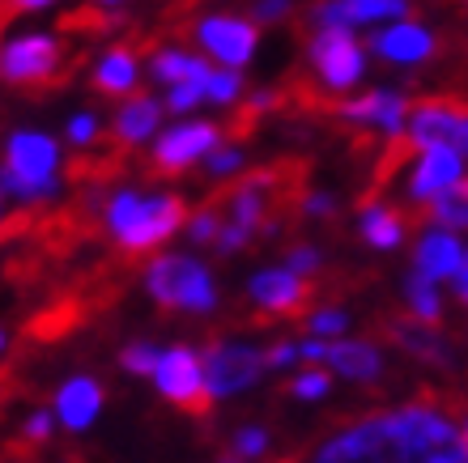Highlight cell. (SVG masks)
Returning a JSON list of instances; mask_svg holds the SVG:
<instances>
[{
  "instance_id": "obj_4",
  "label": "cell",
  "mask_w": 468,
  "mask_h": 463,
  "mask_svg": "<svg viewBox=\"0 0 468 463\" xmlns=\"http://www.w3.org/2000/svg\"><path fill=\"white\" fill-rule=\"evenodd\" d=\"M141 289L162 306V310H175V315H218L222 306V280L213 272L209 259H200L197 251H154L141 272Z\"/></svg>"
},
{
  "instance_id": "obj_5",
  "label": "cell",
  "mask_w": 468,
  "mask_h": 463,
  "mask_svg": "<svg viewBox=\"0 0 468 463\" xmlns=\"http://www.w3.org/2000/svg\"><path fill=\"white\" fill-rule=\"evenodd\" d=\"M307 68L315 86L333 98H346L362 89L370 73V47L346 26H311L307 38Z\"/></svg>"
},
{
  "instance_id": "obj_40",
  "label": "cell",
  "mask_w": 468,
  "mask_h": 463,
  "mask_svg": "<svg viewBox=\"0 0 468 463\" xmlns=\"http://www.w3.org/2000/svg\"><path fill=\"white\" fill-rule=\"evenodd\" d=\"M294 13V0H256L251 5V17H256L260 26H277V22H285Z\"/></svg>"
},
{
  "instance_id": "obj_21",
  "label": "cell",
  "mask_w": 468,
  "mask_h": 463,
  "mask_svg": "<svg viewBox=\"0 0 468 463\" xmlns=\"http://www.w3.org/2000/svg\"><path fill=\"white\" fill-rule=\"evenodd\" d=\"M209 68H213V60L205 56V51L179 47V43H162V47L149 51V60H145V77L158 89L184 86V81H205Z\"/></svg>"
},
{
  "instance_id": "obj_45",
  "label": "cell",
  "mask_w": 468,
  "mask_h": 463,
  "mask_svg": "<svg viewBox=\"0 0 468 463\" xmlns=\"http://www.w3.org/2000/svg\"><path fill=\"white\" fill-rule=\"evenodd\" d=\"M447 289H452V298H456L460 306H468V259L460 264V272L452 280H447Z\"/></svg>"
},
{
  "instance_id": "obj_41",
  "label": "cell",
  "mask_w": 468,
  "mask_h": 463,
  "mask_svg": "<svg viewBox=\"0 0 468 463\" xmlns=\"http://www.w3.org/2000/svg\"><path fill=\"white\" fill-rule=\"evenodd\" d=\"M328 344L324 336H307V341H298V353H303V366H328Z\"/></svg>"
},
{
  "instance_id": "obj_50",
  "label": "cell",
  "mask_w": 468,
  "mask_h": 463,
  "mask_svg": "<svg viewBox=\"0 0 468 463\" xmlns=\"http://www.w3.org/2000/svg\"><path fill=\"white\" fill-rule=\"evenodd\" d=\"M464 5H468V0H464Z\"/></svg>"
},
{
  "instance_id": "obj_13",
  "label": "cell",
  "mask_w": 468,
  "mask_h": 463,
  "mask_svg": "<svg viewBox=\"0 0 468 463\" xmlns=\"http://www.w3.org/2000/svg\"><path fill=\"white\" fill-rule=\"evenodd\" d=\"M468 174V158L460 153L456 145H447V141H439V145H421L413 149V162H409L405 171V200L409 205H431V200H439L443 192H452V187L460 184Z\"/></svg>"
},
{
  "instance_id": "obj_23",
  "label": "cell",
  "mask_w": 468,
  "mask_h": 463,
  "mask_svg": "<svg viewBox=\"0 0 468 463\" xmlns=\"http://www.w3.org/2000/svg\"><path fill=\"white\" fill-rule=\"evenodd\" d=\"M357 238L370 247V251H379V256H392L400 247L409 243V221L405 213L388 200H367L362 213H357Z\"/></svg>"
},
{
  "instance_id": "obj_33",
  "label": "cell",
  "mask_w": 468,
  "mask_h": 463,
  "mask_svg": "<svg viewBox=\"0 0 468 463\" xmlns=\"http://www.w3.org/2000/svg\"><path fill=\"white\" fill-rule=\"evenodd\" d=\"M162 357V344L158 341H128L120 349V370L133 378H149L154 374V366H158Z\"/></svg>"
},
{
  "instance_id": "obj_44",
  "label": "cell",
  "mask_w": 468,
  "mask_h": 463,
  "mask_svg": "<svg viewBox=\"0 0 468 463\" xmlns=\"http://www.w3.org/2000/svg\"><path fill=\"white\" fill-rule=\"evenodd\" d=\"M5 5H9L13 13H30V17H35V13H48V9H56L60 0H5Z\"/></svg>"
},
{
  "instance_id": "obj_36",
  "label": "cell",
  "mask_w": 468,
  "mask_h": 463,
  "mask_svg": "<svg viewBox=\"0 0 468 463\" xmlns=\"http://www.w3.org/2000/svg\"><path fill=\"white\" fill-rule=\"evenodd\" d=\"M166 115H197L205 107V81H184V86H166L162 89Z\"/></svg>"
},
{
  "instance_id": "obj_18",
  "label": "cell",
  "mask_w": 468,
  "mask_h": 463,
  "mask_svg": "<svg viewBox=\"0 0 468 463\" xmlns=\"http://www.w3.org/2000/svg\"><path fill=\"white\" fill-rule=\"evenodd\" d=\"M468 259V247H464V234L460 230H447L439 221H426L413 238V268L426 272L431 280H452L460 272V264Z\"/></svg>"
},
{
  "instance_id": "obj_11",
  "label": "cell",
  "mask_w": 468,
  "mask_h": 463,
  "mask_svg": "<svg viewBox=\"0 0 468 463\" xmlns=\"http://www.w3.org/2000/svg\"><path fill=\"white\" fill-rule=\"evenodd\" d=\"M192 38H197V51H205L213 64L247 73V64L260 51V22L243 17V13H200L192 26Z\"/></svg>"
},
{
  "instance_id": "obj_7",
  "label": "cell",
  "mask_w": 468,
  "mask_h": 463,
  "mask_svg": "<svg viewBox=\"0 0 468 463\" xmlns=\"http://www.w3.org/2000/svg\"><path fill=\"white\" fill-rule=\"evenodd\" d=\"M272 195H277V174H269V171H251V174L243 171L234 179V192L226 195L222 234H218V243H213L218 256L230 259L256 243L260 230H264V221H269Z\"/></svg>"
},
{
  "instance_id": "obj_48",
  "label": "cell",
  "mask_w": 468,
  "mask_h": 463,
  "mask_svg": "<svg viewBox=\"0 0 468 463\" xmlns=\"http://www.w3.org/2000/svg\"><path fill=\"white\" fill-rule=\"evenodd\" d=\"M90 5H99V9H120L123 0H90Z\"/></svg>"
},
{
  "instance_id": "obj_19",
  "label": "cell",
  "mask_w": 468,
  "mask_h": 463,
  "mask_svg": "<svg viewBox=\"0 0 468 463\" xmlns=\"http://www.w3.org/2000/svg\"><path fill=\"white\" fill-rule=\"evenodd\" d=\"M162 123H166V102H162V94L136 89V94L120 98V107H115V115H112V136H115V145H123V149H141L162 132Z\"/></svg>"
},
{
  "instance_id": "obj_2",
  "label": "cell",
  "mask_w": 468,
  "mask_h": 463,
  "mask_svg": "<svg viewBox=\"0 0 468 463\" xmlns=\"http://www.w3.org/2000/svg\"><path fill=\"white\" fill-rule=\"evenodd\" d=\"M94 208L102 217V230L123 256H154L184 234L187 205L179 192L158 187H112L107 195H94Z\"/></svg>"
},
{
  "instance_id": "obj_38",
  "label": "cell",
  "mask_w": 468,
  "mask_h": 463,
  "mask_svg": "<svg viewBox=\"0 0 468 463\" xmlns=\"http://www.w3.org/2000/svg\"><path fill=\"white\" fill-rule=\"evenodd\" d=\"M264 362H269L272 374H290V370L303 366V353H298L294 336H277L272 344H264Z\"/></svg>"
},
{
  "instance_id": "obj_34",
  "label": "cell",
  "mask_w": 468,
  "mask_h": 463,
  "mask_svg": "<svg viewBox=\"0 0 468 463\" xmlns=\"http://www.w3.org/2000/svg\"><path fill=\"white\" fill-rule=\"evenodd\" d=\"M222 221H226V213H218V208H200V213H187V221H184V238L192 247H213L218 243V234H222Z\"/></svg>"
},
{
  "instance_id": "obj_29",
  "label": "cell",
  "mask_w": 468,
  "mask_h": 463,
  "mask_svg": "<svg viewBox=\"0 0 468 463\" xmlns=\"http://www.w3.org/2000/svg\"><path fill=\"white\" fill-rule=\"evenodd\" d=\"M336 374L328 366H298V374H290V400L298 404H324L333 395Z\"/></svg>"
},
{
  "instance_id": "obj_43",
  "label": "cell",
  "mask_w": 468,
  "mask_h": 463,
  "mask_svg": "<svg viewBox=\"0 0 468 463\" xmlns=\"http://www.w3.org/2000/svg\"><path fill=\"white\" fill-rule=\"evenodd\" d=\"M447 145H456L460 153L468 158V107L456 110V123H452V136H447Z\"/></svg>"
},
{
  "instance_id": "obj_8",
  "label": "cell",
  "mask_w": 468,
  "mask_h": 463,
  "mask_svg": "<svg viewBox=\"0 0 468 463\" xmlns=\"http://www.w3.org/2000/svg\"><path fill=\"white\" fill-rule=\"evenodd\" d=\"M64 68V43L51 30H17L0 38V81L13 89L51 86Z\"/></svg>"
},
{
  "instance_id": "obj_20",
  "label": "cell",
  "mask_w": 468,
  "mask_h": 463,
  "mask_svg": "<svg viewBox=\"0 0 468 463\" xmlns=\"http://www.w3.org/2000/svg\"><path fill=\"white\" fill-rule=\"evenodd\" d=\"M328 370H333L341 383H357V387H370L379 383L383 370H388V357L375 341H362V336H336L328 344Z\"/></svg>"
},
{
  "instance_id": "obj_6",
  "label": "cell",
  "mask_w": 468,
  "mask_h": 463,
  "mask_svg": "<svg viewBox=\"0 0 468 463\" xmlns=\"http://www.w3.org/2000/svg\"><path fill=\"white\" fill-rule=\"evenodd\" d=\"M200 362H205L209 404L251 395V391L264 383V374H269L264 344H256L251 336H218V341H209L200 349Z\"/></svg>"
},
{
  "instance_id": "obj_30",
  "label": "cell",
  "mask_w": 468,
  "mask_h": 463,
  "mask_svg": "<svg viewBox=\"0 0 468 463\" xmlns=\"http://www.w3.org/2000/svg\"><path fill=\"white\" fill-rule=\"evenodd\" d=\"M200 171L209 174L213 184H226V179H239L247 171V149L239 141H218L209 149V158L200 162Z\"/></svg>"
},
{
  "instance_id": "obj_24",
  "label": "cell",
  "mask_w": 468,
  "mask_h": 463,
  "mask_svg": "<svg viewBox=\"0 0 468 463\" xmlns=\"http://www.w3.org/2000/svg\"><path fill=\"white\" fill-rule=\"evenodd\" d=\"M388 331H392V341L400 344L409 357H418L426 366H452V362H456V349H452V341L439 331V323H421V319L409 315V319H396Z\"/></svg>"
},
{
  "instance_id": "obj_12",
  "label": "cell",
  "mask_w": 468,
  "mask_h": 463,
  "mask_svg": "<svg viewBox=\"0 0 468 463\" xmlns=\"http://www.w3.org/2000/svg\"><path fill=\"white\" fill-rule=\"evenodd\" d=\"M149 383H154V391H158L162 400L184 408V413H200L209 404L205 362H200V349H192V344H166L154 374H149Z\"/></svg>"
},
{
  "instance_id": "obj_42",
  "label": "cell",
  "mask_w": 468,
  "mask_h": 463,
  "mask_svg": "<svg viewBox=\"0 0 468 463\" xmlns=\"http://www.w3.org/2000/svg\"><path fill=\"white\" fill-rule=\"evenodd\" d=\"M243 107L251 110V115H264V110H272V107H277V89H247Z\"/></svg>"
},
{
  "instance_id": "obj_27",
  "label": "cell",
  "mask_w": 468,
  "mask_h": 463,
  "mask_svg": "<svg viewBox=\"0 0 468 463\" xmlns=\"http://www.w3.org/2000/svg\"><path fill=\"white\" fill-rule=\"evenodd\" d=\"M243 98H247V77H243V68H226V64H213L209 77H205V107L230 110V107H243Z\"/></svg>"
},
{
  "instance_id": "obj_46",
  "label": "cell",
  "mask_w": 468,
  "mask_h": 463,
  "mask_svg": "<svg viewBox=\"0 0 468 463\" xmlns=\"http://www.w3.org/2000/svg\"><path fill=\"white\" fill-rule=\"evenodd\" d=\"M456 421H460V442H464V451H468V413H460Z\"/></svg>"
},
{
  "instance_id": "obj_15",
  "label": "cell",
  "mask_w": 468,
  "mask_h": 463,
  "mask_svg": "<svg viewBox=\"0 0 468 463\" xmlns=\"http://www.w3.org/2000/svg\"><path fill=\"white\" fill-rule=\"evenodd\" d=\"M243 298L260 315H298L311 302V280L303 272L285 268V264H260V268L247 272Z\"/></svg>"
},
{
  "instance_id": "obj_10",
  "label": "cell",
  "mask_w": 468,
  "mask_h": 463,
  "mask_svg": "<svg viewBox=\"0 0 468 463\" xmlns=\"http://www.w3.org/2000/svg\"><path fill=\"white\" fill-rule=\"evenodd\" d=\"M226 141L222 123L197 120V115H179L175 123H162V132L149 141V162L162 174H187L209 158V149Z\"/></svg>"
},
{
  "instance_id": "obj_31",
  "label": "cell",
  "mask_w": 468,
  "mask_h": 463,
  "mask_svg": "<svg viewBox=\"0 0 468 463\" xmlns=\"http://www.w3.org/2000/svg\"><path fill=\"white\" fill-rule=\"evenodd\" d=\"M303 328H307V336H324V341H336V336H346L349 328H354V315H349L346 306H311L307 319H303Z\"/></svg>"
},
{
  "instance_id": "obj_17",
  "label": "cell",
  "mask_w": 468,
  "mask_h": 463,
  "mask_svg": "<svg viewBox=\"0 0 468 463\" xmlns=\"http://www.w3.org/2000/svg\"><path fill=\"white\" fill-rule=\"evenodd\" d=\"M413 0H315L311 26H346V30H375L383 22L409 17Z\"/></svg>"
},
{
  "instance_id": "obj_16",
  "label": "cell",
  "mask_w": 468,
  "mask_h": 463,
  "mask_svg": "<svg viewBox=\"0 0 468 463\" xmlns=\"http://www.w3.org/2000/svg\"><path fill=\"white\" fill-rule=\"evenodd\" d=\"M102 408H107V387L94 374H86V370L69 374L56 387V395H51V413H56L64 434H90L99 426Z\"/></svg>"
},
{
  "instance_id": "obj_49",
  "label": "cell",
  "mask_w": 468,
  "mask_h": 463,
  "mask_svg": "<svg viewBox=\"0 0 468 463\" xmlns=\"http://www.w3.org/2000/svg\"><path fill=\"white\" fill-rule=\"evenodd\" d=\"M5 213H9V195L0 192V226H5Z\"/></svg>"
},
{
  "instance_id": "obj_22",
  "label": "cell",
  "mask_w": 468,
  "mask_h": 463,
  "mask_svg": "<svg viewBox=\"0 0 468 463\" xmlns=\"http://www.w3.org/2000/svg\"><path fill=\"white\" fill-rule=\"evenodd\" d=\"M90 81H94V89L107 98H128L141 89V81H145V60L136 56L133 47H107L94 60V68H90Z\"/></svg>"
},
{
  "instance_id": "obj_14",
  "label": "cell",
  "mask_w": 468,
  "mask_h": 463,
  "mask_svg": "<svg viewBox=\"0 0 468 463\" xmlns=\"http://www.w3.org/2000/svg\"><path fill=\"white\" fill-rule=\"evenodd\" d=\"M367 47H370V60H383L392 68H421V64H431L439 56V35L409 13V17L375 26Z\"/></svg>"
},
{
  "instance_id": "obj_9",
  "label": "cell",
  "mask_w": 468,
  "mask_h": 463,
  "mask_svg": "<svg viewBox=\"0 0 468 463\" xmlns=\"http://www.w3.org/2000/svg\"><path fill=\"white\" fill-rule=\"evenodd\" d=\"M413 110V98L396 86H370L354 89L336 102V120L354 132L379 136V141H405V123Z\"/></svg>"
},
{
  "instance_id": "obj_47",
  "label": "cell",
  "mask_w": 468,
  "mask_h": 463,
  "mask_svg": "<svg viewBox=\"0 0 468 463\" xmlns=\"http://www.w3.org/2000/svg\"><path fill=\"white\" fill-rule=\"evenodd\" d=\"M9 353V328H0V357Z\"/></svg>"
},
{
  "instance_id": "obj_37",
  "label": "cell",
  "mask_w": 468,
  "mask_h": 463,
  "mask_svg": "<svg viewBox=\"0 0 468 463\" xmlns=\"http://www.w3.org/2000/svg\"><path fill=\"white\" fill-rule=\"evenodd\" d=\"M303 217L307 221H333L336 213H341V195L328 192V187H311V192H303Z\"/></svg>"
},
{
  "instance_id": "obj_28",
  "label": "cell",
  "mask_w": 468,
  "mask_h": 463,
  "mask_svg": "<svg viewBox=\"0 0 468 463\" xmlns=\"http://www.w3.org/2000/svg\"><path fill=\"white\" fill-rule=\"evenodd\" d=\"M426 213H431V221L447 226V230L468 234V174L460 179L456 187H452V192H443L439 200H431V205H426Z\"/></svg>"
},
{
  "instance_id": "obj_26",
  "label": "cell",
  "mask_w": 468,
  "mask_h": 463,
  "mask_svg": "<svg viewBox=\"0 0 468 463\" xmlns=\"http://www.w3.org/2000/svg\"><path fill=\"white\" fill-rule=\"evenodd\" d=\"M277 447L272 429L264 421H239V426L226 434V451L218 455V463H264Z\"/></svg>"
},
{
  "instance_id": "obj_35",
  "label": "cell",
  "mask_w": 468,
  "mask_h": 463,
  "mask_svg": "<svg viewBox=\"0 0 468 463\" xmlns=\"http://www.w3.org/2000/svg\"><path fill=\"white\" fill-rule=\"evenodd\" d=\"M56 429H60V421H56V413H51V404L48 408H30V413L22 416V442L26 447H48L51 438H56Z\"/></svg>"
},
{
  "instance_id": "obj_39",
  "label": "cell",
  "mask_w": 468,
  "mask_h": 463,
  "mask_svg": "<svg viewBox=\"0 0 468 463\" xmlns=\"http://www.w3.org/2000/svg\"><path fill=\"white\" fill-rule=\"evenodd\" d=\"M285 268H294V272H303V277H315V272H324V264H328V256H324V247H315V243H294L290 251H285V259H282Z\"/></svg>"
},
{
  "instance_id": "obj_32",
  "label": "cell",
  "mask_w": 468,
  "mask_h": 463,
  "mask_svg": "<svg viewBox=\"0 0 468 463\" xmlns=\"http://www.w3.org/2000/svg\"><path fill=\"white\" fill-rule=\"evenodd\" d=\"M102 132H107V123H102L99 110L81 107L64 120V145H73V149H94L102 141Z\"/></svg>"
},
{
  "instance_id": "obj_3",
  "label": "cell",
  "mask_w": 468,
  "mask_h": 463,
  "mask_svg": "<svg viewBox=\"0 0 468 463\" xmlns=\"http://www.w3.org/2000/svg\"><path fill=\"white\" fill-rule=\"evenodd\" d=\"M0 192L35 208L64 195V145L43 128H13L0 145Z\"/></svg>"
},
{
  "instance_id": "obj_25",
  "label": "cell",
  "mask_w": 468,
  "mask_h": 463,
  "mask_svg": "<svg viewBox=\"0 0 468 463\" xmlns=\"http://www.w3.org/2000/svg\"><path fill=\"white\" fill-rule=\"evenodd\" d=\"M400 302H405V315L421 319V323H439L447 310L443 298V280H431L426 272L409 268L405 280H400Z\"/></svg>"
},
{
  "instance_id": "obj_1",
  "label": "cell",
  "mask_w": 468,
  "mask_h": 463,
  "mask_svg": "<svg viewBox=\"0 0 468 463\" xmlns=\"http://www.w3.org/2000/svg\"><path fill=\"white\" fill-rule=\"evenodd\" d=\"M307 463H468L460 421L443 404L413 400L328 429Z\"/></svg>"
}]
</instances>
